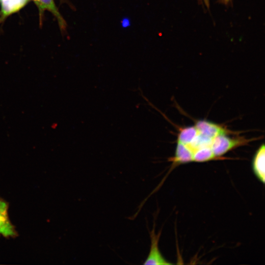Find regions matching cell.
I'll list each match as a JSON object with an SVG mask.
<instances>
[{
    "instance_id": "1",
    "label": "cell",
    "mask_w": 265,
    "mask_h": 265,
    "mask_svg": "<svg viewBox=\"0 0 265 265\" xmlns=\"http://www.w3.org/2000/svg\"><path fill=\"white\" fill-rule=\"evenodd\" d=\"M229 134L219 135L212 139L211 148L214 155L221 159V156L229 151L252 141L253 139L244 137H230Z\"/></svg>"
},
{
    "instance_id": "2",
    "label": "cell",
    "mask_w": 265,
    "mask_h": 265,
    "mask_svg": "<svg viewBox=\"0 0 265 265\" xmlns=\"http://www.w3.org/2000/svg\"><path fill=\"white\" fill-rule=\"evenodd\" d=\"M160 230L158 234L155 232V222L153 229L149 232L151 245L149 254L145 260L144 265H172L162 255L159 247V242L161 235Z\"/></svg>"
},
{
    "instance_id": "3",
    "label": "cell",
    "mask_w": 265,
    "mask_h": 265,
    "mask_svg": "<svg viewBox=\"0 0 265 265\" xmlns=\"http://www.w3.org/2000/svg\"><path fill=\"white\" fill-rule=\"evenodd\" d=\"M9 204L0 197V235L4 238H15L18 236L15 226L8 216Z\"/></svg>"
},
{
    "instance_id": "4",
    "label": "cell",
    "mask_w": 265,
    "mask_h": 265,
    "mask_svg": "<svg viewBox=\"0 0 265 265\" xmlns=\"http://www.w3.org/2000/svg\"><path fill=\"white\" fill-rule=\"evenodd\" d=\"M195 126L200 134L211 139L219 135L230 134L233 133L221 125L206 120H198Z\"/></svg>"
},
{
    "instance_id": "5",
    "label": "cell",
    "mask_w": 265,
    "mask_h": 265,
    "mask_svg": "<svg viewBox=\"0 0 265 265\" xmlns=\"http://www.w3.org/2000/svg\"><path fill=\"white\" fill-rule=\"evenodd\" d=\"M33 1L39 10L40 23L42 22L44 11L48 10L56 18L61 31L66 30L67 26L66 21L59 12L53 0H33Z\"/></svg>"
},
{
    "instance_id": "6",
    "label": "cell",
    "mask_w": 265,
    "mask_h": 265,
    "mask_svg": "<svg viewBox=\"0 0 265 265\" xmlns=\"http://www.w3.org/2000/svg\"><path fill=\"white\" fill-rule=\"evenodd\" d=\"M252 169L257 178L263 184L265 180V147L261 145L256 151L252 160Z\"/></svg>"
},
{
    "instance_id": "7",
    "label": "cell",
    "mask_w": 265,
    "mask_h": 265,
    "mask_svg": "<svg viewBox=\"0 0 265 265\" xmlns=\"http://www.w3.org/2000/svg\"><path fill=\"white\" fill-rule=\"evenodd\" d=\"M173 165H179L193 161V154L186 145L177 142L175 155L169 159Z\"/></svg>"
},
{
    "instance_id": "8",
    "label": "cell",
    "mask_w": 265,
    "mask_h": 265,
    "mask_svg": "<svg viewBox=\"0 0 265 265\" xmlns=\"http://www.w3.org/2000/svg\"><path fill=\"white\" fill-rule=\"evenodd\" d=\"M218 159H221L214 155L211 146L202 147L193 152V161L202 162Z\"/></svg>"
},
{
    "instance_id": "9",
    "label": "cell",
    "mask_w": 265,
    "mask_h": 265,
    "mask_svg": "<svg viewBox=\"0 0 265 265\" xmlns=\"http://www.w3.org/2000/svg\"><path fill=\"white\" fill-rule=\"evenodd\" d=\"M198 133L199 132L195 125L182 128L179 132L177 142L188 145L192 141Z\"/></svg>"
},
{
    "instance_id": "10",
    "label": "cell",
    "mask_w": 265,
    "mask_h": 265,
    "mask_svg": "<svg viewBox=\"0 0 265 265\" xmlns=\"http://www.w3.org/2000/svg\"><path fill=\"white\" fill-rule=\"evenodd\" d=\"M206 6L209 8L210 6V0H202Z\"/></svg>"
},
{
    "instance_id": "11",
    "label": "cell",
    "mask_w": 265,
    "mask_h": 265,
    "mask_svg": "<svg viewBox=\"0 0 265 265\" xmlns=\"http://www.w3.org/2000/svg\"><path fill=\"white\" fill-rule=\"evenodd\" d=\"M225 3H228L230 1V0H222Z\"/></svg>"
}]
</instances>
